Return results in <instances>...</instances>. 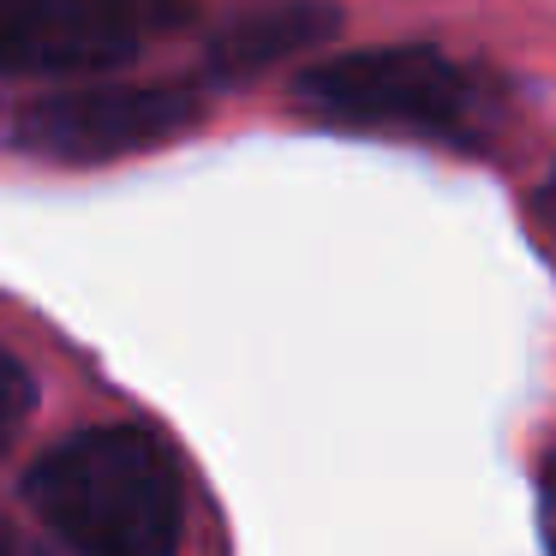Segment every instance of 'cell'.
Segmentation results:
<instances>
[{"instance_id":"1","label":"cell","mask_w":556,"mask_h":556,"mask_svg":"<svg viewBox=\"0 0 556 556\" xmlns=\"http://www.w3.org/2000/svg\"><path fill=\"white\" fill-rule=\"evenodd\" d=\"M25 503L78 556H180L186 484L138 425H90L25 472Z\"/></svg>"},{"instance_id":"3","label":"cell","mask_w":556,"mask_h":556,"mask_svg":"<svg viewBox=\"0 0 556 556\" xmlns=\"http://www.w3.org/2000/svg\"><path fill=\"white\" fill-rule=\"evenodd\" d=\"M198 126L204 97L192 85H90L30 102L13 126V144L61 168H97L138 150H162Z\"/></svg>"},{"instance_id":"6","label":"cell","mask_w":556,"mask_h":556,"mask_svg":"<svg viewBox=\"0 0 556 556\" xmlns=\"http://www.w3.org/2000/svg\"><path fill=\"white\" fill-rule=\"evenodd\" d=\"M30 413H37V377L25 371V359H18V353L0 348V448L25 431Z\"/></svg>"},{"instance_id":"9","label":"cell","mask_w":556,"mask_h":556,"mask_svg":"<svg viewBox=\"0 0 556 556\" xmlns=\"http://www.w3.org/2000/svg\"><path fill=\"white\" fill-rule=\"evenodd\" d=\"M539 204H544V210H556V168H551V180H544V192H539Z\"/></svg>"},{"instance_id":"4","label":"cell","mask_w":556,"mask_h":556,"mask_svg":"<svg viewBox=\"0 0 556 556\" xmlns=\"http://www.w3.org/2000/svg\"><path fill=\"white\" fill-rule=\"evenodd\" d=\"M186 0H0V73H102L186 25Z\"/></svg>"},{"instance_id":"5","label":"cell","mask_w":556,"mask_h":556,"mask_svg":"<svg viewBox=\"0 0 556 556\" xmlns=\"http://www.w3.org/2000/svg\"><path fill=\"white\" fill-rule=\"evenodd\" d=\"M341 25V13L329 0H264V7H245L228 25L210 37L204 66L216 78H252L276 61H293V54L329 42Z\"/></svg>"},{"instance_id":"2","label":"cell","mask_w":556,"mask_h":556,"mask_svg":"<svg viewBox=\"0 0 556 556\" xmlns=\"http://www.w3.org/2000/svg\"><path fill=\"white\" fill-rule=\"evenodd\" d=\"M293 102L305 121L336 132L425 138V144L484 150L508 126V90L479 66L448 61L443 49H365L305 66Z\"/></svg>"},{"instance_id":"7","label":"cell","mask_w":556,"mask_h":556,"mask_svg":"<svg viewBox=\"0 0 556 556\" xmlns=\"http://www.w3.org/2000/svg\"><path fill=\"white\" fill-rule=\"evenodd\" d=\"M539 520H544V544L556 556V455L544 460V479H539Z\"/></svg>"},{"instance_id":"8","label":"cell","mask_w":556,"mask_h":556,"mask_svg":"<svg viewBox=\"0 0 556 556\" xmlns=\"http://www.w3.org/2000/svg\"><path fill=\"white\" fill-rule=\"evenodd\" d=\"M0 556H42V551L30 539H18L13 527H0Z\"/></svg>"}]
</instances>
